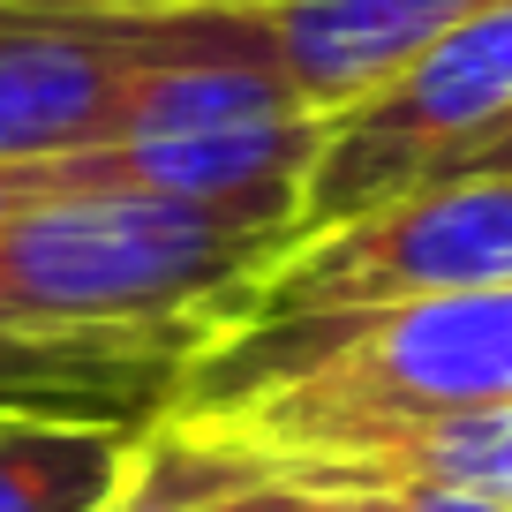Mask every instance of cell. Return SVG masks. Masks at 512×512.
<instances>
[{
  "instance_id": "4fadbf2b",
  "label": "cell",
  "mask_w": 512,
  "mask_h": 512,
  "mask_svg": "<svg viewBox=\"0 0 512 512\" xmlns=\"http://www.w3.org/2000/svg\"><path fill=\"white\" fill-rule=\"evenodd\" d=\"M452 174H512V128H497L490 144H475L460 166H452Z\"/></svg>"
},
{
  "instance_id": "5bb4252c",
  "label": "cell",
  "mask_w": 512,
  "mask_h": 512,
  "mask_svg": "<svg viewBox=\"0 0 512 512\" xmlns=\"http://www.w3.org/2000/svg\"><path fill=\"white\" fill-rule=\"evenodd\" d=\"M91 8H196V0H91Z\"/></svg>"
},
{
  "instance_id": "8fae6325",
  "label": "cell",
  "mask_w": 512,
  "mask_h": 512,
  "mask_svg": "<svg viewBox=\"0 0 512 512\" xmlns=\"http://www.w3.org/2000/svg\"><path fill=\"white\" fill-rule=\"evenodd\" d=\"M332 497H354L362 512H512V505H490V497L422 490V482H384V490H332Z\"/></svg>"
},
{
  "instance_id": "8992f818",
  "label": "cell",
  "mask_w": 512,
  "mask_h": 512,
  "mask_svg": "<svg viewBox=\"0 0 512 512\" xmlns=\"http://www.w3.org/2000/svg\"><path fill=\"white\" fill-rule=\"evenodd\" d=\"M497 0H256L272 61L309 113H339Z\"/></svg>"
},
{
  "instance_id": "5b68a950",
  "label": "cell",
  "mask_w": 512,
  "mask_h": 512,
  "mask_svg": "<svg viewBox=\"0 0 512 512\" xmlns=\"http://www.w3.org/2000/svg\"><path fill=\"white\" fill-rule=\"evenodd\" d=\"M324 144V113H279L211 136H121L46 159L53 196H159V204H256L302 196V174Z\"/></svg>"
},
{
  "instance_id": "7c38bea8",
  "label": "cell",
  "mask_w": 512,
  "mask_h": 512,
  "mask_svg": "<svg viewBox=\"0 0 512 512\" xmlns=\"http://www.w3.org/2000/svg\"><path fill=\"white\" fill-rule=\"evenodd\" d=\"M46 159H31V166H0V226L16 219V211H31V204H46Z\"/></svg>"
},
{
  "instance_id": "3957f363",
  "label": "cell",
  "mask_w": 512,
  "mask_h": 512,
  "mask_svg": "<svg viewBox=\"0 0 512 512\" xmlns=\"http://www.w3.org/2000/svg\"><path fill=\"white\" fill-rule=\"evenodd\" d=\"M497 128H512V0L445 31L369 98L324 113V144L294 196V249L452 174Z\"/></svg>"
},
{
  "instance_id": "277c9868",
  "label": "cell",
  "mask_w": 512,
  "mask_h": 512,
  "mask_svg": "<svg viewBox=\"0 0 512 512\" xmlns=\"http://www.w3.org/2000/svg\"><path fill=\"white\" fill-rule=\"evenodd\" d=\"M475 287H512V174H437L287 249L241 324H324Z\"/></svg>"
},
{
  "instance_id": "7a4b0ae2",
  "label": "cell",
  "mask_w": 512,
  "mask_h": 512,
  "mask_svg": "<svg viewBox=\"0 0 512 512\" xmlns=\"http://www.w3.org/2000/svg\"><path fill=\"white\" fill-rule=\"evenodd\" d=\"M241 53H272L256 0H196V8L0 0V166L113 144L151 68L241 61Z\"/></svg>"
},
{
  "instance_id": "30bf717a",
  "label": "cell",
  "mask_w": 512,
  "mask_h": 512,
  "mask_svg": "<svg viewBox=\"0 0 512 512\" xmlns=\"http://www.w3.org/2000/svg\"><path fill=\"white\" fill-rule=\"evenodd\" d=\"M181 430V422H174ZM189 437V430H181ZM196 452H204V482H211V512H362L354 497H332V490H309V482H287L272 475V467H249L234 460V452L204 445V437H189Z\"/></svg>"
},
{
  "instance_id": "6da1fadb",
  "label": "cell",
  "mask_w": 512,
  "mask_h": 512,
  "mask_svg": "<svg viewBox=\"0 0 512 512\" xmlns=\"http://www.w3.org/2000/svg\"><path fill=\"white\" fill-rule=\"evenodd\" d=\"M287 249L294 196H46L0 226V339H128L189 347L196 362L241 324Z\"/></svg>"
},
{
  "instance_id": "9a60e30c",
  "label": "cell",
  "mask_w": 512,
  "mask_h": 512,
  "mask_svg": "<svg viewBox=\"0 0 512 512\" xmlns=\"http://www.w3.org/2000/svg\"><path fill=\"white\" fill-rule=\"evenodd\" d=\"M106 512H121V497H113V505H106Z\"/></svg>"
},
{
  "instance_id": "ba28073f",
  "label": "cell",
  "mask_w": 512,
  "mask_h": 512,
  "mask_svg": "<svg viewBox=\"0 0 512 512\" xmlns=\"http://www.w3.org/2000/svg\"><path fill=\"white\" fill-rule=\"evenodd\" d=\"M128 460V422L0 415V512H106L128 482Z\"/></svg>"
},
{
  "instance_id": "52a82bcc",
  "label": "cell",
  "mask_w": 512,
  "mask_h": 512,
  "mask_svg": "<svg viewBox=\"0 0 512 512\" xmlns=\"http://www.w3.org/2000/svg\"><path fill=\"white\" fill-rule=\"evenodd\" d=\"M272 467L309 490H384V482H422V490H460L512 505V400L505 407H467V415H437L415 430H392L362 452L339 460H249Z\"/></svg>"
},
{
  "instance_id": "9c48e42d",
  "label": "cell",
  "mask_w": 512,
  "mask_h": 512,
  "mask_svg": "<svg viewBox=\"0 0 512 512\" xmlns=\"http://www.w3.org/2000/svg\"><path fill=\"white\" fill-rule=\"evenodd\" d=\"M121 512H211L204 452L174 422L136 437V460H128V482H121Z\"/></svg>"
}]
</instances>
